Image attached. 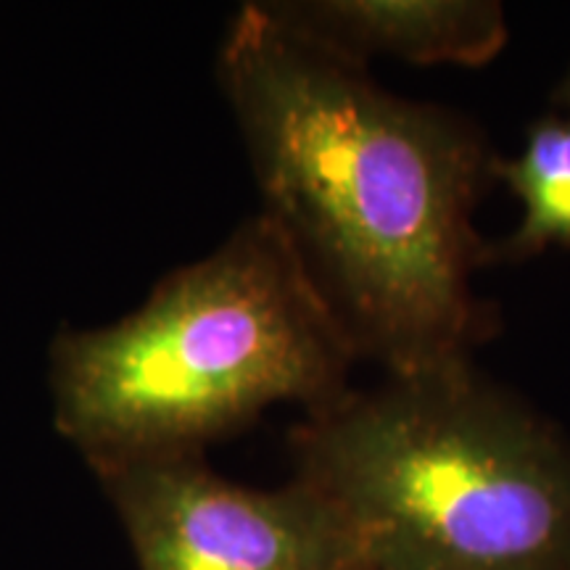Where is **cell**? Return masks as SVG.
I'll use <instances>...</instances> for the list:
<instances>
[{"label": "cell", "instance_id": "6da1fadb", "mask_svg": "<svg viewBox=\"0 0 570 570\" xmlns=\"http://www.w3.org/2000/svg\"><path fill=\"white\" fill-rule=\"evenodd\" d=\"M219 80L281 225L360 352L391 375L465 362L479 331L473 206L491 175L460 117L377 88L365 67L277 17L235 13Z\"/></svg>", "mask_w": 570, "mask_h": 570}, {"label": "cell", "instance_id": "7a4b0ae2", "mask_svg": "<svg viewBox=\"0 0 570 570\" xmlns=\"http://www.w3.org/2000/svg\"><path fill=\"white\" fill-rule=\"evenodd\" d=\"M360 354L275 219H248L117 323L51 346L56 431L92 470L198 454L273 404L346 394Z\"/></svg>", "mask_w": 570, "mask_h": 570}, {"label": "cell", "instance_id": "3957f363", "mask_svg": "<svg viewBox=\"0 0 570 570\" xmlns=\"http://www.w3.org/2000/svg\"><path fill=\"white\" fill-rule=\"evenodd\" d=\"M294 458L362 570H570V449L465 362L312 410Z\"/></svg>", "mask_w": 570, "mask_h": 570}, {"label": "cell", "instance_id": "277c9868", "mask_svg": "<svg viewBox=\"0 0 570 570\" xmlns=\"http://www.w3.org/2000/svg\"><path fill=\"white\" fill-rule=\"evenodd\" d=\"M140 570H360L352 533L304 483L246 489L198 454L98 468Z\"/></svg>", "mask_w": 570, "mask_h": 570}, {"label": "cell", "instance_id": "5b68a950", "mask_svg": "<svg viewBox=\"0 0 570 570\" xmlns=\"http://www.w3.org/2000/svg\"><path fill=\"white\" fill-rule=\"evenodd\" d=\"M269 9L360 63L377 53L412 63L481 67L508 42L502 6L483 0H320L269 3Z\"/></svg>", "mask_w": 570, "mask_h": 570}, {"label": "cell", "instance_id": "8992f818", "mask_svg": "<svg viewBox=\"0 0 570 570\" xmlns=\"http://www.w3.org/2000/svg\"><path fill=\"white\" fill-rule=\"evenodd\" d=\"M491 175L508 183L523 206L504 252L529 256L550 246H570V117L533 125L523 151L512 161L494 159Z\"/></svg>", "mask_w": 570, "mask_h": 570}, {"label": "cell", "instance_id": "52a82bcc", "mask_svg": "<svg viewBox=\"0 0 570 570\" xmlns=\"http://www.w3.org/2000/svg\"><path fill=\"white\" fill-rule=\"evenodd\" d=\"M558 101L570 111V75L566 77V82H562V88H560V92H558Z\"/></svg>", "mask_w": 570, "mask_h": 570}, {"label": "cell", "instance_id": "ba28073f", "mask_svg": "<svg viewBox=\"0 0 570 570\" xmlns=\"http://www.w3.org/2000/svg\"><path fill=\"white\" fill-rule=\"evenodd\" d=\"M360 570H362V568H360Z\"/></svg>", "mask_w": 570, "mask_h": 570}]
</instances>
